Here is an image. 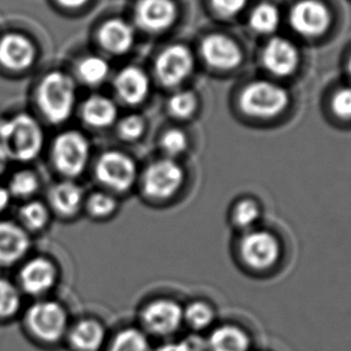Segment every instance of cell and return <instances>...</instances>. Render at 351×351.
<instances>
[{
  "instance_id": "1",
  "label": "cell",
  "mask_w": 351,
  "mask_h": 351,
  "mask_svg": "<svg viewBox=\"0 0 351 351\" xmlns=\"http://www.w3.org/2000/svg\"><path fill=\"white\" fill-rule=\"evenodd\" d=\"M20 320L27 338L45 349L64 344L71 322L66 306L53 298L32 300L25 306Z\"/></svg>"
},
{
  "instance_id": "2",
  "label": "cell",
  "mask_w": 351,
  "mask_h": 351,
  "mask_svg": "<svg viewBox=\"0 0 351 351\" xmlns=\"http://www.w3.org/2000/svg\"><path fill=\"white\" fill-rule=\"evenodd\" d=\"M186 180V170L178 160L161 156L140 171L136 191L147 205L165 206L181 194Z\"/></svg>"
},
{
  "instance_id": "3",
  "label": "cell",
  "mask_w": 351,
  "mask_h": 351,
  "mask_svg": "<svg viewBox=\"0 0 351 351\" xmlns=\"http://www.w3.org/2000/svg\"><path fill=\"white\" fill-rule=\"evenodd\" d=\"M0 146L10 161L27 164L35 160L44 149L43 128L25 113L0 121Z\"/></svg>"
},
{
  "instance_id": "4",
  "label": "cell",
  "mask_w": 351,
  "mask_h": 351,
  "mask_svg": "<svg viewBox=\"0 0 351 351\" xmlns=\"http://www.w3.org/2000/svg\"><path fill=\"white\" fill-rule=\"evenodd\" d=\"M138 175L140 170L135 159L122 151L104 152L94 164L97 188L112 193L121 199L136 191Z\"/></svg>"
},
{
  "instance_id": "5",
  "label": "cell",
  "mask_w": 351,
  "mask_h": 351,
  "mask_svg": "<svg viewBox=\"0 0 351 351\" xmlns=\"http://www.w3.org/2000/svg\"><path fill=\"white\" fill-rule=\"evenodd\" d=\"M137 326L151 339L175 338L183 322V304L170 296H154L142 303L137 312Z\"/></svg>"
},
{
  "instance_id": "6",
  "label": "cell",
  "mask_w": 351,
  "mask_h": 351,
  "mask_svg": "<svg viewBox=\"0 0 351 351\" xmlns=\"http://www.w3.org/2000/svg\"><path fill=\"white\" fill-rule=\"evenodd\" d=\"M62 271L58 263L46 254H30L16 267V284L25 298H51L58 288Z\"/></svg>"
},
{
  "instance_id": "7",
  "label": "cell",
  "mask_w": 351,
  "mask_h": 351,
  "mask_svg": "<svg viewBox=\"0 0 351 351\" xmlns=\"http://www.w3.org/2000/svg\"><path fill=\"white\" fill-rule=\"evenodd\" d=\"M36 104L52 124L68 121L76 105V87L73 78L62 71L47 73L40 82Z\"/></svg>"
},
{
  "instance_id": "8",
  "label": "cell",
  "mask_w": 351,
  "mask_h": 351,
  "mask_svg": "<svg viewBox=\"0 0 351 351\" xmlns=\"http://www.w3.org/2000/svg\"><path fill=\"white\" fill-rule=\"evenodd\" d=\"M90 160V145L82 132L69 130L54 138L51 162L59 178L77 181L87 171Z\"/></svg>"
},
{
  "instance_id": "9",
  "label": "cell",
  "mask_w": 351,
  "mask_h": 351,
  "mask_svg": "<svg viewBox=\"0 0 351 351\" xmlns=\"http://www.w3.org/2000/svg\"><path fill=\"white\" fill-rule=\"evenodd\" d=\"M290 104L288 90L278 83L254 81L244 88L239 97L242 112L256 119L278 117Z\"/></svg>"
},
{
  "instance_id": "10",
  "label": "cell",
  "mask_w": 351,
  "mask_h": 351,
  "mask_svg": "<svg viewBox=\"0 0 351 351\" xmlns=\"http://www.w3.org/2000/svg\"><path fill=\"white\" fill-rule=\"evenodd\" d=\"M239 256L249 269L265 272L278 263L282 247L276 234L267 230L245 231L239 239Z\"/></svg>"
},
{
  "instance_id": "11",
  "label": "cell",
  "mask_w": 351,
  "mask_h": 351,
  "mask_svg": "<svg viewBox=\"0 0 351 351\" xmlns=\"http://www.w3.org/2000/svg\"><path fill=\"white\" fill-rule=\"evenodd\" d=\"M87 191L77 181L59 178L47 188L45 202L56 219L73 221L83 215Z\"/></svg>"
},
{
  "instance_id": "12",
  "label": "cell",
  "mask_w": 351,
  "mask_h": 351,
  "mask_svg": "<svg viewBox=\"0 0 351 351\" xmlns=\"http://www.w3.org/2000/svg\"><path fill=\"white\" fill-rule=\"evenodd\" d=\"M106 324L93 315H83L71 320L64 346L69 351H103L108 341Z\"/></svg>"
},
{
  "instance_id": "13",
  "label": "cell",
  "mask_w": 351,
  "mask_h": 351,
  "mask_svg": "<svg viewBox=\"0 0 351 351\" xmlns=\"http://www.w3.org/2000/svg\"><path fill=\"white\" fill-rule=\"evenodd\" d=\"M331 20L328 8L319 0H300L289 14L291 28L304 38L325 34L331 25Z\"/></svg>"
},
{
  "instance_id": "14",
  "label": "cell",
  "mask_w": 351,
  "mask_h": 351,
  "mask_svg": "<svg viewBox=\"0 0 351 351\" xmlns=\"http://www.w3.org/2000/svg\"><path fill=\"white\" fill-rule=\"evenodd\" d=\"M32 248L33 237L16 220L0 218V269L17 267Z\"/></svg>"
},
{
  "instance_id": "15",
  "label": "cell",
  "mask_w": 351,
  "mask_h": 351,
  "mask_svg": "<svg viewBox=\"0 0 351 351\" xmlns=\"http://www.w3.org/2000/svg\"><path fill=\"white\" fill-rule=\"evenodd\" d=\"M154 68L156 77L165 87H176L191 76L194 57L184 45H171L158 56Z\"/></svg>"
},
{
  "instance_id": "16",
  "label": "cell",
  "mask_w": 351,
  "mask_h": 351,
  "mask_svg": "<svg viewBox=\"0 0 351 351\" xmlns=\"http://www.w3.org/2000/svg\"><path fill=\"white\" fill-rule=\"evenodd\" d=\"M200 52L205 63L218 71L234 70L243 59L239 44L228 35L220 33L207 35L201 43Z\"/></svg>"
},
{
  "instance_id": "17",
  "label": "cell",
  "mask_w": 351,
  "mask_h": 351,
  "mask_svg": "<svg viewBox=\"0 0 351 351\" xmlns=\"http://www.w3.org/2000/svg\"><path fill=\"white\" fill-rule=\"evenodd\" d=\"M135 21L148 33H164L175 23L177 6L173 0H138L135 5Z\"/></svg>"
},
{
  "instance_id": "18",
  "label": "cell",
  "mask_w": 351,
  "mask_h": 351,
  "mask_svg": "<svg viewBox=\"0 0 351 351\" xmlns=\"http://www.w3.org/2000/svg\"><path fill=\"white\" fill-rule=\"evenodd\" d=\"M261 59L269 73L278 77H288L300 66V51L293 41L276 36L265 45Z\"/></svg>"
},
{
  "instance_id": "19",
  "label": "cell",
  "mask_w": 351,
  "mask_h": 351,
  "mask_svg": "<svg viewBox=\"0 0 351 351\" xmlns=\"http://www.w3.org/2000/svg\"><path fill=\"white\" fill-rule=\"evenodd\" d=\"M36 49L25 35L9 33L0 39V64L11 71H25L34 64Z\"/></svg>"
},
{
  "instance_id": "20",
  "label": "cell",
  "mask_w": 351,
  "mask_h": 351,
  "mask_svg": "<svg viewBox=\"0 0 351 351\" xmlns=\"http://www.w3.org/2000/svg\"><path fill=\"white\" fill-rule=\"evenodd\" d=\"M113 86L118 97L128 105H137L145 101L151 89L147 73L136 66L122 69L116 76Z\"/></svg>"
},
{
  "instance_id": "21",
  "label": "cell",
  "mask_w": 351,
  "mask_h": 351,
  "mask_svg": "<svg viewBox=\"0 0 351 351\" xmlns=\"http://www.w3.org/2000/svg\"><path fill=\"white\" fill-rule=\"evenodd\" d=\"M98 38L101 47L108 53L124 54L134 45L135 32L127 21L112 19L100 27Z\"/></svg>"
},
{
  "instance_id": "22",
  "label": "cell",
  "mask_w": 351,
  "mask_h": 351,
  "mask_svg": "<svg viewBox=\"0 0 351 351\" xmlns=\"http://www.w3.org/2000/svg\"><path fill=\"white\" fill-rule=\"evenodd\" d=\"M121 197L95 188L88 191L83 206V215L94 223H106L117 217L121 210Z\"/></svg>"
},
{
  "instance_id": "23",
  "label": "cell",
  "mask_w": 351,
  "mask_h": 351,
  "mask_svg": "<svg viewBox=\"0 0 351 351\" xmlns=\"http://www.w3.org/2000/svg\"><path fill=\"white\" fill-rule=\"evenodd\" d=\"M53 219V215L45 200L36 197L21 204L15 220L32 237H34L46 232Z\"/></svg>"
},
{
  "instance_id": "24",
  "label": "cell",
  "mask_w": 351,
  "mask_h": 351,
  "mask_svg": "<svg viewBox=\"0 0 351 351\" xmlns=\"http://www.w3.org/2000/svg\"><path fill=\"white\" fill-rule=\"evenodd\" d=\"M207 351H249L252 341L248 333L234 325H220L206 338Z\"/></svg>"
},
{
  "instance_id": "25",
  "label": "cell",
  "mask_w": 351,
  "mask_h": 351,
  "mask_svg": "<svg viewBox=\"0 0 351 351\" xmlns=\"http://www.w3.org/2000/svg\"><path fill=\"white\" fill-rule=\"evenodd\" d=\"M149 337L137 325H124L110 333L103 351H153Z\"/></svg>"
},
{
  "instance_id": "26",
  "label": "cell",
  "mask_w": 351,
  "mask_h": 351,
  "mask_svg": "<svg viewBox=\"0 0 351 351\" xmlns=\"http://www.w3.org/2000/svg\"><path fill=\"white\" fill-rule=\"evenodd\" d=\"M82 118L89 127L105 129L111 127L117 119V108L111 99L93 95L82 106Z\"/></svg>"
},
{
  "instance_id": "27",
  "label": "cell",
  "mask_w": 351,
  "mask_h": 351,
  "mask_svg": "<svg viewBox=\"0 0 351 351\" xmlns=\"http://www.w3.org/2000/svg\"><path fill=\"white\" fill-rule=\"evenodd\" d=\"M25 309V296L14 279L0 276V324L20 319Z\"/></svg>"
},
{
  "instance_id": "28",
  "label": "cell",
  "mask_w": 351,
  "mask_h": 351,
  "mask_svg": "<svg viewBox=\"0 0 351 351\" xmlns=\"http://www.w3.org/2000/svg\"><path fill=\"white\" fill-rule=\"evenodd\" d=\"M5 184L12 201L19 200L21 204L36 199L43 188L40 176L28 167L12 172Z\"/></svg>"
},
{
  "instance_id": "29",
  "label": "cell",
  "mask_w": 351,
  "mask_h": 351,
  "mask_svg": "<svg viewBox=\"0 0 351 351\" xmlns=\"http://www.w3.org/2000/svg\"><path fill=\"white\" fill-rule=\"evenodd\" d=\"M215 322L213 306L204 300H193L183 304V322L194 333L208 330Z\"/></svg>"
},
{
  "instance_id": "30",
  "label": "cell",
  "mask_w": 351,
  "mask_h": 351,
  "mask_svg": "<svg viewBox=\"0 0 351 351\" xmlns=\"http://www.w3.org/2000/svg\"><path fill=\"white\" fill-rule=\"evenodd\" d=\"M280 25L278 8L271 3H263L254 8L249 16L250 28L258 34H272Z\"/></svg>"
},
{
  "instance_id": "31",
  "label": "cell",
  "mask_w": 351,
  "mask_h": 351,
  "mask_svg": "<svg viewBox=\"0 0 351 351\" xmlns=\"http://www.w3.org/2000/svg\"><path fill=\"white\" fill-rule=\"evenodd\" d=\"M261 218V208L253 199H242L234 204L231 212L232 224L243 232L255 229Z\"/></svg>"
},
{
  "instance_id": "32",
  "label": "cell",
  "mask_w": 351,
  "mask_h": 351,
  "mask_svg": "<svg viewBox=\"0 0 351 351\" xmlns=\"http://www.w3.org/2000/svg\"><path fill=\"white\" fill-rule=\"evenodd\" d=\"M110 66L105 59L98 56H89L82 59L77 66L78 77L89 86H97L106 80Z\"/></svg>"
},
{
  "instance_id": "33",
  "label": "cell",
  "mask_w": 351,
  "mask_h": 351,
  "mask_svg": "<svg viewBox=\"0 0 351 351\" xmlns=\"http://www.w3.org/2000/svg\"><path fill=\"white\" fill-rule=\"evenodd\" d=\"M189 146V141L186 137V132H182L181 129L172 128L161 134L159 138V148H160L162 156L177 160L181 158Z\"/></svg>"
},
{
  "instance_id": "34",
  "label": "cell",
  "mask_w": 351,
  "mask_h": 351,
  "mask_svg": "<svg viewBox=\"0 0 351 351\" xmlns=\"http://www.w3.org/2000/svg\"><path fill=\"white\" fill-rule=\"evenodd\" d=\"M196 108H197V99L195 94L191 90L176 92L167 104L171 116L182 121L191 118L195 112Z\"/></svg>"
},
{
  "instance_id": "35",
  "label": "cell",
  "mask_w": 351,
  "mask_h": 351,
  "mask_svg": "<svg viewBox=\"0 0 351 351\" xmlns=\"http://www.w3.org/2000/svg\"><path fill=\"white\" fill-rule=\"evenodd\" d=\"M153 351H207L206 338L199 333H191L181 339H166L153 346Z\"/></svg>"
},
{
  "instance_id": "36",
  "label": "cell",
  "mask_w": 351,
  "mask_h": 351,
  "mask_svg": "<svg viewBox=\"0 0 351 351\" xmlns=\"http://www.w3.org/2000/svg\"><path fill=\"white\" fill-rule=\"evenodd\" d=\"M146 132V122L141 116L130 114L118 124V134L123 141L135 142L140 140Z\"/></svg>"
},
{
  "instance_id": "37",
  "label": "cell",
  "mask_w": 351,
  "mask_h": 351,
  "mask_svg": "<svg viewBox=\"0 0 351 351\" xmlns=\"http://www.w3.org/2000/svg\"><path fill=\"white\" fill-rule=\"evenodd\" d=\"M333 113L341 119H351V86L338 89L332 98Z\"/></svg>"
},
{
  "instance_id": "38",
  "label": "cell",
  "mask_w": 351,
  "mask_h": 351,
  "mask_svg": "<svg viewBox=\"0 0 351 351\" xmlns=\"http://www.w3.org/2000/svg\"><path fill=\"white\" fill-rule=\"evenodd\" d=\"M249 0H210L212 9L221 17H234L245 9Z\"/></svg>"
},
{
  "instance_id": "39",
  "label": "cell",
  "mask_w": 351,
  "mask_h": 351,
  "mask_svg": "<svg viewBox=\"0 0 351 351\" xmlns=\"http://www.w3.org/2000/svg\"><path fill=\"white\" fill-rule=\"evenodd\" d=\"M12 199H11L10 193L6 188L5 183L0 181V218L5 215L6 210H9Z\"/></svg>"
},
{
  "instance_id": "40",
  "label": "cell",
  "mask_w": 351,
  "mask_h": 351,
  "mask_svg": "<svg viewBox=\"0 0 351 351\" xmlns=\"http://www.w3.org/2000/svg\"><path fill=\"white\" fill-rule=\"evenodd\" d=\"M57 1H58L59 5L64 6V8L77 9V8L84 5L88 0H57Z\"/></svg>"
},
{
  "instance_id": "41",
  "label": "cell",
  "mask_w": 351,
  "mask_h": 351,
  "mask_svg": "<svg viewBox=\"0 0 351 351\" xmlns=\"http://www.w3.org/2000/svg\"><path fill=\"white\" fill-rule=\"evenodd\" d=\"M9 162H10L9 156H6L5 151L0 146V177L5 173Z\"/></svg>"
},
{
  "instance_id": "42",
  "label": "cell",
  "mask_w": 351,
  "mask_h": 351,
  "mask_svg": "<svg viewBox=\"0 0 351 351\" xmlns=\"http://www.w3.org/2000/svg\"><path fill=\"white\" fill-rule=\"evenodd\" d=\"M346 70H348V75H349V77L351 80V54L349 59H348V64H346Z\"/></svg>"
}]
</instances>
